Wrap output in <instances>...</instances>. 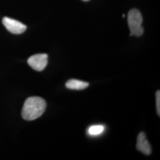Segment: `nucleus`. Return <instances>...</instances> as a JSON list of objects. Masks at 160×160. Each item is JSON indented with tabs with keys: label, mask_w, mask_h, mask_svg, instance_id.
Segmentation results:
<instances>
[{
	"label": "nucleus",
	"mask_w": 160,
	"mask_h": 160,
	"mask_svg": "<svg viewBox=\"0 0 160 160\" xmlns=\"http://www.w3.org/2000/svg\"><path fill=\"white\" fill-rule=\"evenodd\" d=\"M2 24L7 30L12 34H19L24 33L27 29L25 24L16 20L8 17H4Z\"/></svg>",
	"instance_id": "20e7f679"
},
{
	"label": "nucleus",
	"mask_w": 160,
	"mask_h": 160,
	"mask_svg": "<svg viewBox=\"0 0 160 160\" xmlns=\"http://www.w3.org/2000/svg\"><path fill=\"white\" fill-rule=\"evenodd\" d=\"M89 84L85 81H80V80H68L65 86L67 88L71 90H81L85 89L88 87Z\"/></svg>",
	"instance_id": "423d86ee"
},
{
	"label": "nucleus",
	"mask_w": 160,
	"mask_h": 160,
	"mask_svg": "<svg viewBox=\"0 0 160 160\" xmlns=\"http://www.w3.org/2000/svg\"><path fill=\"white\" fill-rule=\"evenodd\" d=\"M156 106L157 110L158 116L160 114V91H157L156 93Z\"/></svg>",
	"instance_id": "6e6552de"
},
{
	"label": "nucleus",
	"mask_w": 160,
	"mask_h": 160,
	"mask_svg": "<svg viewBox=\"0 0 160 160\" xmlns=\"http://www.w3.org/2000/svg\"><path fill=\"white\" fill-rule=\"evenodd\" d=\"M82 1H89V0H82Z\"/></svg>",
	"instance_id": "1a4fd4ad"
},
{
	"label": "nucleus",
	"mask_w": 160,
	"mask_h": 160,
	"mask_svg": "<svg viewBox=\"0 0 160 160\" xmlns=\"http://www.w3.org/2000/svg\"><path fill=\"white\" fill-rule=\"evenodd\" d=\"M104 129V126L102 125H94L88 129V132L91 135H98L103 132Z\"/></svg>",
	"instance_id": "0eeeda50"
},
{
	"label": "nucleus",
	"mask_w": 160,
	"mask_h": 160,
	"mask_svg": "<svg viewBox=\"0 0 160 160\" xmlns=\"http://www.w3.org/2000/svg\"><path fill=\"white\" fill-rule=\"evenodd\" d=\"M45 100L40 97H29L24 103L22 116L24 120H33L39 118L46 109Z\"/></svg>",
	"instance_id": "f257e3e1"
},
{
	"label": "nucleus",
	"mask_w": 160,
	"mask_h": 160,
	"mask_svg": "<svg viewBox=\"0 0 160 160\" xmlns=\"http://www.w3.org/2000/svg\"><path fill=\"white\" fill-rule=\"evenodd\" d=\"M143 22L141 13L137 9H132L128 15V23L131 30V35L141 36L143 33L142 26Z\"/></svg>",
	"instance_id": "f03ea898"
},
{
	"label": "nucleus",
	"mask_w": 160,
	"mask_h": 160,
	"mask_svg": "<svg viewBox=\"0 0 160 160\" xmlns=\"http://www.w3.org/2000/svg\"><path fill=\"white\" fill-rule=\"evenodd\" d=\"M48 56L46 53L36 54L29 58L28 63L29 66L37 71H42L48 62Z\"/></svg>",
	"instance_id": "7ed1b4c3"
},
{
	"label": "nucleus",
	"mask_w": 160,
	"mask_h": 160,
	"mask_svg": "<svg viewBox=\"0 0 160 160\" xmlns=\"http://www.w3.org/2000/svg\"><path fill=\"white\" fill-rule=\"evenodd\" d=\"M137 148L138 151H141L142 153L147 155L151 154L152 152L151 145H149V142L146 137V135L143 132H141L138 135L137 143Z\"/></svg>",
	"instance_id": "39448f33"
}]
</instances>
